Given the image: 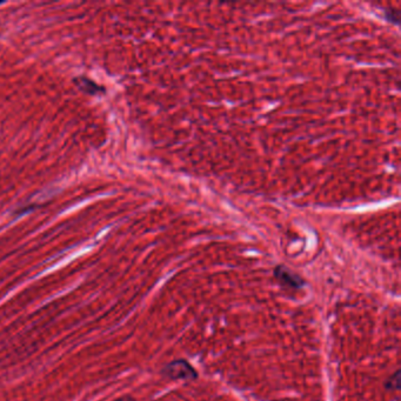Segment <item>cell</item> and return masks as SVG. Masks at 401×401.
I'll use <instances>...</instances> for the list:
<instances>
[{
  "label": "cell",
  "instance_id": "cell-3",
  "mask_svg": "<svg viewBox=\"0 0 401 401\" xmlns=\"http://www.w3.org/2000/svg\"><path fill=\"white\" fill-rule=\"evenodd\" d=\"M75 84L77 86L82 90L83 92H85L87 94H98L99 92H104V87L99 86L98 84H95L92 80L87 79L85 77H79L75 79Z\"/></svg>",
  "mask_w": 401,
  "mask_h": 401
},
{
  "label": "cell",
  "instance_id": "cell-7",
  "mask_svg": "<svg viewBox=\"0 0 401 401\" xmlns=\"http://www.w3.org/2000/svg\"><path fill=\"white\" fill-rule=\"evenodd\" d=\"M2 4H3V3H2V2H0V5H2Z\"/></svg>",
  "mask_w": 401,
  "mask_h": 401
},
{
  "label": "cell",
  "instance_id": "cell-2",
  "mask_svg": "<svg viewBox=\"0 0 401 401\" xmlns=\"http://www.w3.org/2000/svg\"><path fill=\"white\" fill-rule=\"evenodd\" d=\"M274 275L276 280H278L283 286H287L291 288H302L305 285V282L302 279V276L293 273V272L285 266H276L274 270Z\"/></svg>",
  "mask_w": 401,
  "mask_h": 401
},
{
  "label": "cell",
  "instance_id": "cell-5",
  "mask_svg": "<svg viewBox=\"0 0 401 401\" xmlns=\"http://www.w3.org/2000/svg\"><path fill=\"white\" fill-rule=\"evenodd\" d=\"M386 15H387V18L390 19V20H392L393 23H395V24L399 23V11H396V10H392L391 11L390 10L386 13Z\"/></svg>",
  "mask_w": 401,
  "mask_h": 401
},
{
  "label": "cell",
  "instance_id": "cell-1",
  "mask_svg": "<svg viewBox=\"0 0 401 401\" xmlns=\"http://www.w3.org/2000/svg\"><path fill=\"white\" fill-rule=\"evenodd\" d=\"M162 373L168 379L172 380H187L192 382L198 378V373L192 365L186 360L179 359L170 363L163 368Z\"/></svg>",
  "mask_w": 401,
  "mask_h": 401
},
{
  "label": "cell",
  "instance_id": "cell-4",
  "mask_svg": "<svg viewBox=\"0 0 401 401\" xmlns=\"http://www.w3.org/2000/svg\"><path fill=\"white\" fill-rule=\"evenodd\" d=\"M387 387L392 390H399L400 387V371H396L390 379H388Z\"/></svg>",
  "mask_w": 401,
  "mask_h": 401
},
{
  "label": "cell",
  "instance_id": "cell-6",
  "mask_svg": "<svg viewBox=\"0 0 401 401\" xmlns=\"http://www.w3.org/2000/svg\"><path fill=\"white\" fill-rule=\"evenodd\" d=\"M114 401H135V399L132 398V396H130V395H125V396H122V398H119Z\"/></svg>",
  "mask_w": 401,
  "mask_h": 401
}]
</instances>
